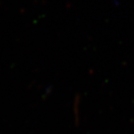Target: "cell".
I'll return each mask as SVG.
<instances>
[]
</instances>
